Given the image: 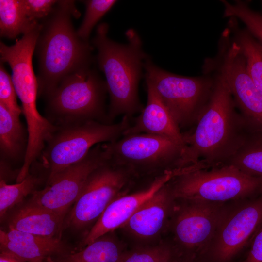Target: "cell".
<instances>
[{"label": "cell", "mask_w": 262, "mask_h": 262, "mask_svg": "<svg viewBox=\"0 0 262 262\" xmlns=\"http://www.w3.org/2000/svg\"><path fill=\"white\" fill-rule=\"evenodd\" d=\"M190 262V261H189V262Z\"/></svg>", "instance_id": "1f68e13d"}, {"label": "cell", "mask_w": 262, "mask_h": 262, "mask_svg": "<svg viewBox=\"0 0 262 262\" xmlns=\"http://www.w3.org/2000/svg\"><path fill=\"white\" fill-rule=\"evenodd\" d=\"M182 168L168 170L155 177L146 189L131 194L117 197L107 207L82 241L87 246L95 240L121 228L148 199L174 177L183 172Z\"/></svg>", "instance_id": "5bb4252c"}, {"label": "cell", "mask_w": 262, "mask_h": 262, "mask_svg": "<svg viewBox=\"0 0 262 262\" xmlns=\"http://www.w3.org/2000/svg\"><path fill=\"white\" fill-rule=\"evenodd\" d=\"M108 160L131 175L133 171L163 173L180 168L185 145L168 137L139 133L104 143Z\"/></svg>", "instance_id": "ba28073f"}, {"label": "cell", "mask_w": 262, "mask_h": 262, "mask_svg": "<svg viewBox=\"0 0 262 262\" xmlns=\"http://www.w3.org/2000/svg\"><path fill=\"white\" fill-rule=\"evenodd\" d=\"M107 159L104 143L96 145L82 160L58 173L44 189L35 191L27 204L66 215L89 176Z\"/></svg>", "instance_id": "7c38bea8"}, {"label": "cell", "mask_w": 262, "mask_h": 262, "mask_svg": "<svg viewBox=\"0 0 262 262\" xmlns=\"http://www.w3.org/2000/svg\"><path fill=\"white\" fill-rule=\"evenodd\" d=\"M236 107L227 85L219 76L193 131L183 133L185 147L180 168L199 162L208 168L221 165L236 154L253 132Z\"/></svg>", "instance_id": "6da1fadb"}, {"label": "cell", "mask_w": 262, "mask_h": 262, "mask_svg": "<svg viewBox=\"0 0 262 262\" xmlns=\"http://www.w3.org/2000/svg\"><path fill=\"white\" fill-rule=\"evenodd\" d=\"M131 174L108 160L89 176L64 225L82 228L97 220L128 183Z\"/></svg>", "instance_id": "30bf717a"}, {"label": "cell", "mask_w": 262, "mask_h": 262, "mask_svg": "<svg viewBox=\"0 0 262 262\" xmlns=\"http://www.w3.org/2000/svg\"><path fill=\"white\" fill-rule=\"evenodd\" d=\"M124 116L112 124L89 120L61 126L47 141L39 159L48 170L47 182L58 173L82 160L96 145L115 141L131 125Z\"/></svg>", "instance_id": "8992f818"}, {"label": "cell", "mask_w": 262, "mask_h": 262, "mask_svg": "<svg viewBox=\"0 0 262 262\" xmlns=\"http://www.w3.org/2000/svg\"><path fill=\"white\" fill-rule=\"evenodd\" d=\"M106 82L90 67L65 77L47 96V119L56 126L94 120L109 123L105 111Z\"/></svg>", "instance_id": "277c9868"}, {"label": "cell", "mask_w": 262, "mask_h": 262, "mask_svg": "<svg viewBox=\"0 0 262 262\" xmlns=\"http://www.w3.org/2000/svg\"><path fill=\"white\" fill-rule=\"evenodd\" d=\"M236 41L246 59L248 73L262 95V44L245 31L237 32Z\"/></svg>", "instance_id": "cb8c5ba5"}, {"label": "cell", "mask_w": 262, "mask_h": 262, "mask_svg": "<svg viewBox=\"0 0 262 262\" xmlns=\"http://www.w3.org/2000/svg\"><path fill=\"white\" fill-rule=\"evenodd\" d=\"M180 201L182 203L175 206L173 212L172 228L176 241L192 257L203 259L229 202Z\"/></svg>", "instance_id": "8fae6325"}, {"label": "cell", "mask_w": 262, "mask_h": 262, "mask_svg": "<svg viewBox=\"0 0 262 262\" xmlns=\"http://www.w3.org/2000/svg\"><path fill=\"white\" fill-rule=\"evenodd\" d=\"M65 217L47 209L27 203L11 216L9 229L60 238L64 228Z\"/></svg>", "instance_id": "ac0fdd59"}, {"label": "cell", "mask_w": 262, "mask_h": 262, "mask_svg": "<svg viewBox=\"0 0 262 262\" xmlns=\"http://www.w3.org/2000/svg\"><path fill=\"white\" fill-rule=\"evenodd\" d=\"M175 200L168 182L145 201L121 228L140 238L155 236L172 214Z\"/></svg>", "instance_id": "9a60e30c"}, {"label": "cell", "mask_w": 262, "mask_h": 262, "mask_svg": "<svg viewBox=\"0 0 262 262\" xmlns=\"http://www.w3.org/2000/svg\"><path fill=\"white\" fill-rule=\"evenodd\" d=\"M147 85V101L123 136L147 133L166 137L185 145L183 133L154 90Z\"/></svg>", "instance_id": "e0dca14e"}, {"label": "cell", "mask_w": 262, "mask_h": 262, "mask_svg": "<svg viewBox=\"0 0 262 262\" xmlns=\"http://www.w3.org/2000/svg\"><path fill=\"white\" fill-rule=\"evenodd\" d=\"M80 13L73 1H58L37 41L38 93L48 96L68 75L90 66L91 48L78 36L71 17Z\"/></svg>", "instance_id": "7a4b0ae2"}, {"label": "cell", "mask_w": 262, "mask_h": 262, "mask_svg": "<svg viewBox=\"0 0 262 262\" xmlns=\"http://www.w3.org/2000/svg\"><path fill=\"white\" fill-rule=\"evenodd\" d=\"M41 182V178L29 174L22 181L8 184L0 181V217L2 220L7 212L21 202L28 195L33 194Z\"/></svg>", "instance_id": "603a6c76"}, {"label": "cell", "mask_w": 262, "mask_h": 262, "mask_svg": "<svg viewBox=\"0 0 262 262\" xmlns=\"http://www.w3.org/2000/svg\"><path fill=\"white\" fill-rule=\"evenodd\" d=\"M229 45L223 53L220 76L249 127L253 132L262 133V95L248 73L239 46L236 41Z\"/></svg>", "instance_id": "4fadbf2b"}, {"label": "cell", "mask_w": 262, "mask_h": 262, "mask_svg": "<svg viewBox=\"0 0 262 262\" xmlns=\"http://www.w3.org/2000/svg\"><path fill=\"white\" fill-rule=\"evenodd\" d=\"M123 255L117 244L101 236L83 249L68 253L52 260V262H121Z\"/></svg>", "instance_id": "ffe728a7"}, {"label": "cell", "mask_w": 262, "mask_h": 262, "mask_svg": "<svg viewBox=\"0 0 262 262\" xmlns=\"http://www.w3.org/2000/svg\"><path fill=\"white\" fill-rule=\"evenodd\" d=\"M58 1L54 0H22L25 13L32 22H37L49 16Z\"/></svg>", "instance_id": "f1b7e54d"}, {"label": "cell", "mask_w": 262, "mask_h": 262, "mask_svg": "<svg viewBox=\"0 0 262 262\" xmlns=\"http://www.w3.org/2000/svg\"><path fill=\"white\" fill-rule=\"evenodd\" d=\"M19 118L0 103V151L1 161L24 160L28 140Z\"/></svg>", "instance_id": "d6986e66"}, {"label": "cell", "mask_w": 262, "mask_h": 262, "mask_svg": "<svg viewBox=\"0 0 262 262\" xmlns=\"http://www.w3.org/2000/svg\"><path fill=\"white\" fill-rule=\"evenodd\" d=\"M262 228V193L230 202L203 259L210 262H230L249 247Z\"/></svg>", "instance_id": "9c48e42d"}, {"label": "cell", "mask_w": 262, "mask_h": 262, "mask_svg": "<svg viewBox=\"0 0 262 262\" xmlns=\"http://www.w3.org/2000/svg\"><path fill=\"white\" fill-rule=\"evenodd\" d=\"M0 252L26 262H44L50 256L68 253L60 238L37 235L16 230H0Z\"/></svg>", "instance_id": "2e32d148"}, {"label": "cell", "mask_w": 262, "mask_h": 262, "mask_svg": "<svg viewBox=\"0 0 262 262\" xmlns=\"http://www.w3.org/2000/svg\"><path fill=\"white\" fill-rule=\"evenodd\" d=\"M222 165H232L247 175L262 179V133L251 132L236 154Z\"/></svg>", "instance_id": "7402d4cb"}, {"label": "cell", "mask_w": 262, "mask_h": 262, "mask_svg": "<svg viewBox=\"0 0 262 262\" xmlns=\"http://www.w3.org/2000/svg\"><path fill=\"white\" fill-rule=\"evenodd\" d=\"M174 249L166 245H160L139 250L124 256L121 262H173Z\"/></svg>", "instance_id": "4316f807"}, {"label": "cell", "mask_w": 262, "mask_h": 262, "mask_svg": "<svg viewBox=\"0 0 262 262\" xmlns=\"http://www.w3.org/2000/svg\"><path fill=\"white\" fill-rule=\"evenodd\" d=\"M0 262H26L18 257L9 253L1 252Z\"/></svg>", "instance_id": "4dcf8cb0"}, {"label": "cell", "mask_w": 262, "mask_h": 262, "mask_svg": "<svg viewBox=\"0 0 262 262\" xmlns=\"http://www.w3.org/2000/svg\"><path fill=\"white\" fill-rule=\"evenodd\" d=\"M17 94L12 79L4 66L0 67V103L14 115L19 117L22 108L17 104Z\"/></svg>", "instance_id": "83f0119b"}, {"label": "cell", "mask_w": 262, "mask_h": 262, "mask_svg": "<svg viewBox=\"0 0 262 262\" xmlns=\"http://www.w3.org/2000/svg\"><path fill=\"white\" fill-rule=\"evenodd\" d=\"M38 22H32L24 10L22 0H0V34L14 39L29 32Z\"/></svg>", "instance_id": "44dd1931"}, {"label": "cell", "mask_w": 262, "mask_h": 262, "mask_svg": "<svg viewBox=\"0 0 262 262\" xmlns=\"http://www.w3.org/2000/svg\"><path fill=\"white\" fill-rule=\"evenodd\" d=\"M176 200L228 203L262 193V179L247 175L235 167L221 165L193 168L169 181Z\"/></svg>", "instance_id": "5b68a950"}, {"label": "cell", "mask_w": 262, "mask_h": 262, "mask_svg": "<svg viewBox=\"0 0 262 262\" xmlns=\"http://www.w3.org/2000/svg\"><path fill=\"white\" fill-rule=\"evenodd\" d=\"M239 262H262V228L253 239L246 256Z\"/></svg>", "instance_id": "f546056e"}, {"label": "cell", "mask_w": 262, "mask_h": 262, "mask_svg": "<svg viewBox=\"0 0 262 262\" xmlns=\"http://www.w3.org/2000/svg\"><path fill=\"white\" fill-rule=\"evenodd\" d=\"M108 25L97 27L93 44L98 50L99 68L106 78L110 96L108 111L109 123L120 115L130 118L143 108L138 95V85L142 76V67L147 58L142 49V42L133 29L126 32L128 42L121 44L107 36Z\"/></svg>", "instance_id": "3957f363"}, {"label": "cell", "mask_w": 262, "mask_h": 262, "mask_svg": "<svg viewBox=\"0 0 262 262\" xmlns=\"http://www.w3.org/2000/svg\"><path fill=\"white\" fill-rule=\"evenodd\" d=\"M117 1L115 0L83 1L86 6L85 14L80 27L77 31L80 38L87 42L94 26Z\"/></svg>", "instance_id": "484cf974"}, {"label": "cell", "mask_w": 262, "mask_h": 262, "mask_svg": "<svg viewBox=\"0 0 262 262\" xmlns=\"http://www.w3.org/2000/svg\"><path fill=\"white\" fill-rule=\"evenodd\" d=\"M143 68L149 85L181 129L196 125L207 105L214 83L198 77L176 75L155 65L147 57Z\"/></svg>", "instance_id": "52a82bcc"}, {"label": "cell", "mask_w": 262, "mask_h": 262, "mask_svg": "<svg viewBox=\"0 0 262 262\" xmlns=\"http://www.w3.org/2000/svg\"><path fill=\"white\" fill-rule=\"evenodd\" d=\"M221 2L224 6V16L241 20L262 44V16L252 10L242 1H237L233 4L226 0Z\"/></svg>", "instance_id": "d4e9b609"}]
</instances>
